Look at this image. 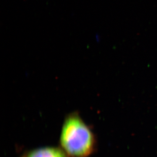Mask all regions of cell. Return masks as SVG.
<instances>
[{"label": "cell", "mask_w": 157, "mask_h": 157, "mask_svg": "<svg viewBox=\"0 0 157 157\" xmlns=\"http://www.w3.org/2000/svg\"><path fill=\"white\" fill-rule=\"evenodd\" d=\"M59 143L70 157H89L97 146L94 134L77 113H71L66 117Z\"/></svg>", "instance_id": "6da1fadb"}, {"label": "cell", "mask_w": 157, "mask_h": 157, "mask_svg": "<svg viewBox=\"0 0 157 157\" xmlns=\"http://www.w3.org/2000/svg\"><path fill=\"white\" fill-rule=\"evenodd\" d=\"M20 157H70L61 147H44L24 153Z\"/></svg>", "instance_id": "7a4b0ae2"}]
</instances>
